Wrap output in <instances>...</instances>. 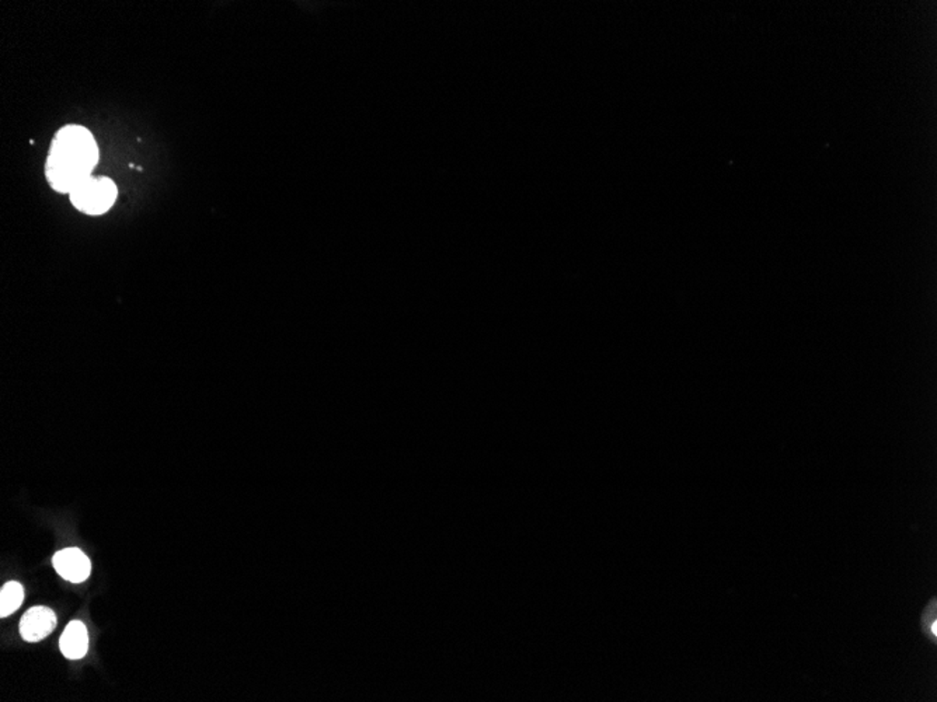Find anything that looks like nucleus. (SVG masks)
I'll use <instances>...</instances> for the list:
<instances>
[{"label":"nucleus","instance_id":"f257e3e1","mask_svg":"<svg viewBox=\"0 0 937 702\" xmlns=\"http://www.w3.org/2000/svg\"><path fill=\"white\" fill-rule=\"evenodd\" d=\"M99 158V146L92 132L81 125H66L51 142L45 163L46 181L56 192L71 194L92 177Z\"/></svg>","mask_w":937,"mask_h":702},{"label":"nucleus","instance_id":"0eeeda50","mask_svg":"<svg viewBox=\"0 0 937 702\" xmlns=\"http://www.w3.org/2000/svg\"><path fill=\"white\" fill-rule=\"evenodd\" d=\"M922 626L926 634L931 635L932 638H936V600H932L931 606L926 607L925 613L922 616Z\"/></svg>","mask_w":937,"mask_h":702},{"label":"nucleus","instance_id":"39448f33","mask_svg":"<svg viewBox=\"0 0 937 702\" xmlns=\"http://www.w3.org/2000/svg\"><path fill=\"white\" fill-rule=\"evenodd\" d=\"M59 648L64 657L68 659L76 660L86 657L89 650V634L84 622L77 619L69 622L59 639Z\"/></svg>","mask_w":937,"mask_h":702},{"label":"nucleus","instance_id":"20e7f679","mask_svg":"<svg viewBox=\"0 0 937 702\" xmlns=\"http://www.w3.org/2000/svg\"><path fill=\"white\" fill-rule=\"evenodd\" d=\"M56 627V616L48 607H33L20 621V635L27 642L43 641L53 634Z\"/></svg>","mask_w":937,"mask_h":702},{"label":"nucleus","instance_id":"7ed1b4c3","mask_svg":"<svg viewBox=\"0 0 937 702\" xmlns=\"http://www.w3.org/2000/svg\"><path fill=\"white\" fill-rule=\"evenodd\" d=\"M53 564L56 572L72 583L84 582L92 572L89 558L79 549H65L56 552Z\"/></svg>","mask_w":937,"mask_h":702},{"label":"nucleus","instance_id":"f03ea898","mask_svg":"<svg viewBox=\"0 0 937 702\" xmlns=\"http://www.w3.org/2000/svg\"><path fill=\"white\" fill-rule=\"evenodd\" d=\"M118 190L108 177H89L69 194L72 205L90 216L108 212L117 200Z\"/></svg>","mask_w":937,"mask_h":702},{"label":"nucleus","instance_id":"423d86ee","mask_svg":"<svg viewBox=\"0 0 937 702\" xmlns=\"http://www.w3.org/2000/svg\"><path fill=\"white\" fill-rule=\"evenodd\" d=\"M25 589L19 582H7L0 591V616L7 617L22 606Z\"/></svg>","mask_w":937,"mask_h":702}]
</instances>
